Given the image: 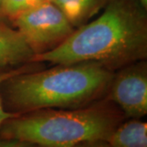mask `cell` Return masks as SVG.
Masks as SVG:
<instances>
[{
    "mask_svg": "<svg viewBox=\"0 0 147 147\" xmlns=\"http://www.w3.org/2000/svg\"><path fill=\"white\" fill-rule=\"evenodd\" d=\"M11 24L34 55L56 48L75 30L63 11L52 1L21 13Z\"/></svg>",
    "mask_w": 147,
    "mask_h": 147,
    "instance_id": "obj_4",
    "label": "cell"
},
{
    "mask_svg": "<svg viewBox=\"0 0 147 147\" xmlns=\"http://www.w3.org/2000/svg\"><path fill=\"white\" fill-rule=\"evenodd\" d=\"M52 0H3L0 6V20L11 23L21 13Z\"/></svg>",
    "mask_w": 147,
    "mask_h": 147,
    "instance_id": "obj_9",
    "label": "cell"
},
{
    "mask_svg": "<svg viewBox=\"0 0 147 147\" xmlns=\"http://www.w3.org/2000/svg\"><path fill=\"white\" fill-rule=\"evenodd\" d=\"M110 0H52L75 29L88 23Z\"/></svg>",
    "mask_w": 147,
    "mask_h": 147,
    "instance_id": "obj_8",
    "label": "cell"
},
{
    "mask_svg": "<svg viewBox=\"0 0 147 147\" xmlns=\"http://www.w3.org/2000/svg\"><path fill=\"white\" fill-rule=\"evenodd\" d=\"M105 98L118 105L126 119H141L146 115V59L135 61L115 70Z\"/></svg>",
    "mask_w": 147,
    "mask_h": 147,
    "instance_id": "obj_5",
    "label": "cell"
},
{
    "mask_svg": "<svg viewBox=\"0 0 147 147\" xmlns=\"http://www.w3.org/2000/svg\"><path fill=\"white\" fill-rule=\"evenodd\" d=\"M105 144L111 147H146L147 123L126 119L112 131Z\"/></svg>",
    "mask_w": 147,
    "mask_h": 147,
    "instance_id": "obj_7",
    "label": "cell"
},
{
    "mask_svg": "<svg viewBox=\"0 0 147 147\" xmlns=\"http://www.w3.org/2000/svg\"><path fill=\"white\" fill-rule=\"evenodd\" d=\"M2 2H3V0H0V6H1V3H2Z\"/></svg>",
    "mask_w": 147,
    "mask_h": 147,
    "instance_id": "obj_13",
    "label": "cell"
},
{
    "mask_svg": "<svg viewBox=\"0 0 147 147\" xmlns=\"http://www.w3.org/2000/svg\"><path fill=\"white\" fill-rule=\"evenodd\" d=\"M34 146L28 142L8 137H0V147H30Z\"/></svg>",
    "mask_w": 147,
    "mask_h": 147,
    "instance_id": "obj_11",
    "label": "cell"
},
{
    "mask_svg": "<svg viewBox=\"0 0 147 147\" xmlns=\"http://www.w3.org/2000/svg\"><path fill=\"white\" fill-rule=\"evenodd\" d=\"M137 1L142 4L144 8L147 9V0H137Z\"/></svg>",
    "mask_w": 147,
    "mask_h": 147,
    "instance_id": "obj_12",
    "label": "cell"
},
{
    "mask_svg": "<svg viewBox=\"0 0 147 147\" xmlns=\"http://www.w3.org/2000/svg\"><path fill=\"white\" fill-rule=\"evenodd\" d=\"M34 56L18 30L0 20V73L30 63Z\"/></svg>",
    "mask_w": 147,
    "mask_h": 147,
    "instance_id": "obj_6",
    "label": "cell"
},
{
    "mask_svg": "<svg viewBox=\"0 0 147 147\" xmlns=\"http://www.w3.org/2000/svg\"><path fill=\"white\" fill-rule=\"evenodd\" d=\"M42 65H43V62H30V63L25 64V65H21V66H19V67H17L16 69H13L11 70L2 72V73H0V85L4 80L10 78L11 76H13V75H15L16 74L42 69L43 68ZM16 115H18L10 113V112H8V111H7L5 110L3 104V100H2V98H1V96H0V126L2 125V123L5 120L10 119V118H12V117H15Z\"/></svg>",
    "mask_w": 147,
    "mask_h": 147,
    "instance_id": "obj_10",
    "label": "cell"
},
{
    "mask_svg": "<svg viewBox=\"0 0 147 147\" xmlns=\"http://www.w3.org/2000/svg\"><path fill=\"white\" fill-rule=\"evenodd\" d=\"M125 119L119 107L104 97L80 108H47L18 115L2 123L0 137L34 146H106L107 138Z\"/></svg>",
    "mask_w": 147,
    "mask_h": 147,
    "instance_id": "obj_3",
    "label": "cell"
},
{
    "mask_svg": "<svg viewBox=\"0 0 147 147\" xmlns=\"http://www.w3.org/2000/svg\"><path fill=\"white\" fill-rule=\"evenodd\" d=\"M56 65L4 80L0 96L5 110L21 115L47 108L83 107L105 97L115 72L92 61Z\"/></svg>",
    "mask_w": 147,
    "mask_h": 147,
    "instance_id": "obj_2",
    "label": "cell"
},
{
    "mask_svg": "<svg viewBox=\"0 0 147 147\" xmlns=\"http://www.w3.org/2000/svg\"><path fill=\"white\" fill-rule=\"evenodd\" d=\"M137 0H110L97 19L76 28L61 44L32 62H96L112 71L147 58V13Z\"/></svg>",
    "mask_w": 147,
    "mask_h": 147,
    "instance_id": "obj_1",
    "label": "cell"
}]
</instances>
